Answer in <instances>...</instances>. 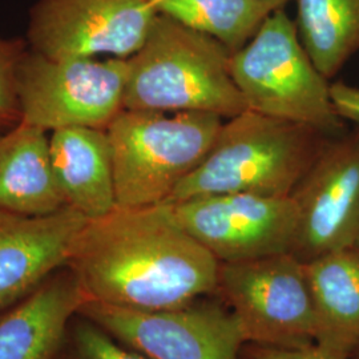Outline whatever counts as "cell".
Segmentation results:
<instances>
[{
	"instance_id": "cell-2",
	"label": "cell",
	"mask_w": 359,
	"mask_h": 359,
	"mask_svg": "<svg viewBox=\"0 0 359 359\" xmlns=\"http://www.w3.org/2000/svg\"><path fill=\"white\" fill-rule=\"evenodd\" d=\"M233 52L217 39L158 15L128 59L124 109L205 112L231 118L248 111L231 74Z\"/></svg>"
},
{
	"instance_id": "cell-13",
	"label": "cell",
	"mask_w": 359,
	"mask_h": 359,
	"mask_svg": "<svg viewBox=\"0 0 359 359\" xmlns=\"http://www.w3.org/2000/svg\"><path fill=\"white\" fill-rule=\"evenodd\" d=\"M86 302L75 274L55 271L35 292L0 313V359H56L68 323Z\"/></svg>"
},
{
	"instance_id": "cell-11",
	"label": "cell",
	"mask_w": 359,
	"mask_h": 359,
	"mask_svg": "<svg viewBox=\"0 0 359 359\" xmlns=\"http://www.w3.org/2000/svg\"><path fill=\"white\" fill-rule=\"evenodd\" d=\"M290 197L298 210L292 255L301 262L354 246L359 231V126L325 142Z\"/></svg>"
},
{
	"instance_id": "cell-9",
	"label": "cell",
	"mask_w": 359,
	"mask_h": 359,
	"mask_svg": "<svg viewBox=\"0 0 359 359\" xmlns=\"http://www.w3.org/2000/svg\"><path fill=\"white\" fill-rule=\"evenodd\" d=\"M180 226L218 262L292 253L298 229L293 198L210 194L168 204Z\"/></svg>"
},
{
	"instance_id": "cell-25",
	"label": "cell",
	"mask_w": 359,
	"mask_h": 359,
	"mask_svg": "<svg viewBox=\"0 0 359 359\" xmlns=\"http://www.w3.org/2000/svg\"><path fill=\"white\" fill-rule=\"evenodd\" d=\"M354 246L357 248L359 250V231H358V236H357V240H355V244H354Z\"/></svg>"
},
{
	"instance_id": "cell-16",
	"label": "cell",
	"mask_w": 359,
	"mask_h": 359,
	"mask_svg": "<svg viewBox=\"0 0 359 359\" xmlns=\"http://www.w3.org/2000/svg\"><path fill=\"white\" fill-rule=\"evenodd\" d=\"M50 154L67 205L88 219L115 209L112 154L105 129L71 127L53 130Z\"/></svg>"
},
{
	"instance_id": "cell-4",
	"label": "cell",
	"mask_w": 359,
	"mask_h": 359,
	"mask_svg": "<svg viewBox=\"0 0 359 359\" xmlns=\"http://www.w3.org/2000/svg\"><path fill=\"white\" fill-rule=\"evenodd\" d=\"M224 120L205 112L123 109L107 128L116 205L165 204L204 161Z\"/></svg>"
},
{
	"instance_id": "cell-21",
	"label": "cell",
	"mask_w": 359,
	"mask_h": 359,
	"mask_svg": "<svg viewBox=\"0 0 359 359\" xmlns=\"http://www.w3.org/2000/svg\"><path fill=\"white\" fill-rule=\"evenodd\" d=\"M244 359H338L321 350L317 345L301 348H280L246 344L243 348Z\"/></svg>"
},
{
	"instance_id": "cell-22",
	"label": "cell",
	"mask_w": 359,
	"mask_h": 359,
	"mask_svg": "<svg viewBox=\"0 0 359 359\" xmlns=\"http://www.w3.org/2000/svg\"><path fill=\"white\" fill-rule=\"evenodd\" d=\"M330 95L339 117L359 126V87L337 81L330 86Z\"/></svg>"
},
{
	"instance_id": "cell-10",
	"label": "cell",
	"mask_w": 359,
	"mask_h": 359,
	"mask_svg": "<svg viewBox=\"0 0 359 359\" xmlns=\"http://www.w3.org/2000/svg\"><path fill=\"white\" fill-rule=\"evenodd\" d=\"M157 16L151 0H39L29 13L27 46L55 59H129Z\"/></svg>"
},
{
	"instance_id": "cell-24",
	"label": "cell",
	"mask_w": 359,
	"mask_h": 359,
	"mask_svg": "<svg viewBox=\"0 0 359 359\" xmlns=\"http://www.w3.org/2000/svg\"><path fill=\"white\" fill-rule=\"evenodd\" d=\"M350 359H359V346L355 348V351L353 353V355L350 357Z\"/></svg>"
},
{
	"instance_id": "cell-19",
	"label": "cell",
	"mask_w": 359,
	"mask_h": 359,
	"mask_svg": "<svg viewBox=\"0 0 359 359\" xmlns=\"http://www.w3.org/2000/svg\"><path fill=\"white\" fill-rule=\"evenodd\" d=\"M56 359H148L118 342L90 318L77 313L68 323Z\"/></svg>"
},
{
	"instance_id": "cell-14",
	"label": "cell",
	"mask_w": 359,
	"mask_h": 359,
	"mask_svg": "<svg viewBox=\"0 0 359 359\" xmlns=\"http://www.w3.org/2000/svg\"><path fill=\"white\" fill-rule=\"evenodd\" d=\"M314 311V345L338 359L359 346V250H335L305 262Z\"/></svg>"
},
{
	"instance_id": "cell-15",
	"label": "cell",
	"mask_w": 359,
	"mask_h": 359,
	"mask_svg": "<svg viewBox=\"0 0 359 359\" xmlns=\"http://www.w3.org/2000/svg\"><path fill=\"white\" fill-rule=\"evenodd\" d=\"M67 206L53 173L47 132L25 123L4 130L0 135V209L44 217Z\"/></svg>"
},
{
	"instance_id": "cell-23",
	"label": "cell",
	"mask_w": 359,
	"mask_h": 359,
	"mask_svg": "<svg viewBox=\"0 0 359 359\" xmlns=\"http://www.w3.org/2000/svg\"><path fill=\"white\" fill-rule=\"evenodd\" d=\"M257 3H261L266 7H269L271 11H277V10H283L285 6L290 1V0H255Z\"/></svg>"
},
{
	"instance_id": "cell-12",
	"label": "cell",
	"mask_w": 359,
	"mask_h": 359,
	"mask_svg": "<svg viewBox=\"0 0 359 359\" xmlns=\"http://www.w3.org/2000/svg\"><path fill=\"white\" fill-rule=\"evenodd\" d=\"M87 219L69 206L44 217L0 209V313L65 268L72 243Z\"/></svg>"
},
{
	"instance_id": "cell-20",
	"label": "cell",
	"mask_w": 359,
	"mask_h": 359,
	"mask_svg": "<svg viewBox=\"0 0 359 359\" xmlns=\"http://www.w3.org/2000/svg\"><path fill=\"white\" fill-rule=\"evenodd\" d=\"M27 50L26 40L0 36V132L20 123L18 68Z\"/></svg>"
},
{
	"instance_id": "cell-3",
	"label": "cell",
	"mask_w": 359,
	"mask_h": 359,
	"mask_svg": "<svg viewBox=\"0 0 359 359\" xmlns=\"http://www.w3.org/2000/svg\"><path fill=\"white\" fill-rule=\"evenodd\" d=\"M329 137L308 126L248 109L224 120L204 161L165 204L222 193L289 197Z\"/></svg>"
},
{
	"instance_id": "cell-6",
	"label": "cell",
	"mask_w": 359,
	"mask_h": 359,
	"mask_svg": "<svg viewBox=\"0 0 359 359\" xmlns=\"http://www.w3.org/2000/svg\"><path fill=\"white\" fill-rule=\"evenodd\" d=\"M128 59H55L27 50L18 68L20 123L46 132L105 129L124 109Z\"/></svg>"
},
{
	"instance_id": "cell-5",
	"label": "cell",
	"mask_w": 359,
	"mask_h": 359,
	"mask_svg": "<svg viewBox=\"0 0 359 359\" xmlns=\"http://www.w3.org/2000/svg\"><path fill=\"white\" fill-rule=\"evenodd\" d=\"M231 74L250 111L326 136L347 130L335 111L330 80L309 56L285 8L270 13L252 40L231 55Z\"/></svg>"
},
{
	"instance_id": "cell-8",
	"label": "cell",
	"mask_w": 359,
	"mask_h": 359,
	"mask_svg": "<svg viewBox=\"0 0 359 359\" xmlns=\"http://www.w3.org/2000/svg\"><path fill=\"white\" fill-rule=\"evenodd\" d=\"M79 313L148 359H243L238 320L216 294L167 310L86 301Z\"/></svg>"
},
{
	"instance_id": "cell-18",
	"label": "cell",
	"mask_w": 359,
	"mask_h": 359,
	"mask_svg": "<svg viewBox=\"0 0 359 359\" xmlns=\"http://www.w3.org/2000/svg\"><path fill=\"white\" fill-rule=\"evenodd\" d=\"M158 15L241 50L273 13L255 0H151Z\"/></svg>"
},
{
	"instance_id": "cell-7",
	"label": "cell",
	"mask_w": 359,
	"mask_h": 359,
	"mask_svg": "<svg viewBox=\"0 0 359 359\" xmlns=\"http://www.w3.org/2000/svg\"><path fill=\"white\" fill-rule=\"evenodd\" d=\"M216 295L238 320L246 344L280 348L314 344L305 264L292 253L219 262Z\"/></svg>"
},
{
	"instance_id": "cell-17",
	"label": "cell",
	"mask_w": 359,
	"mask_h": 359,
	"mask_svg": "<svg viewBox=\"0 0 359 359\" xmlns=\"http://www.w3.org/2000/svg\"><path fill=\"white\" fill-rule=\"evenodd\" d=\"M295 4L299 40L330 80L359 52V0H295Z\"/></svg>"
},
{
	"instance_id": "cell-1",
	"label": "cell",
	"mask_w": 359,
	"mask_h": 359,
	"mask_svg": "<svg viewBox=\"0 0 359 359\" xmlns=\"http://www.w3.org/2000/svg\"><path fill=\"white\" fill-rule=\"evenodd\" d=\"M86 301L167 310L216 294L219 262L173 217L168 204L90 218L67 259Z\"/></svg>"
},
{
	"instance_id": "cell-26",
	"label": "cell",
	"mask_w": 359,
	"mask_h": 359,
	"mask_svg": "<svg viewBox=\"0 0 359 359\" xmlns=\"http://www.w3.org/2000/svg\"><path fill=\"white\" fill-rule=\"evenodd\" d=\"M243 359H244V358H243Z\"/></svg>"
}]
</instances>
